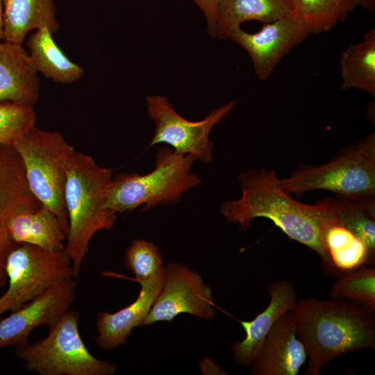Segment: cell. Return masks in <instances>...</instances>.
I'll list each match as a JSON object with an SVG mask.
<instances>
[{
	"instance_id": "1",
	"label": "cell",
	"mask_w": 375,
	"mask_h": 375,
	"mask_svg": "<svg viewBox=\"0 0 375 375\" xmlns=\"http://www.w3.org/2000/svg\"><path fill=\"white\" fill-rule=\"evenodd\" d=\"M274 170L249 169L238 177L242 196L239 199L222 203L221 214L228 222L238 223L240 229L249 227L253 219H270L289 238L316 252L322 268L335 276L324 244L325 233L330 226L338 222L334 199L326 198L310 205L299 202L290 197L278 183Z\"/></svg>"
},
{
	"instance_id": "2",
	"label": "cell",
	"mask_w": 375,
	"mask_h": 375,
	"mask_svg": "<svg viewBox=\"0 0 375 375\" xmlns=\"http://www.w3.org/2000/svg\"><path fill=\"white\" fill-rule=\"evenodd\" d=\"M292 310L307 354V375H319L324 365L342 355L375 349L374 311L362 306L338 298H303Z\"/></svg>"
},
{
	"instance_id": "3",
	"label": "cell",
	"mask_w": 375,
	"mask_h": 375,
	"mask_svg": "<svg viewBox=\"0 0 375 375\" xmlns=\"http://www.w3.org/2000/svg\"><path fill=\"white\" fill-rule=\"evenodd\" d=\"M114 170L101 167L86 153L75 151L67 168L65 201L68 217L65 250L74 277L80 274L93 236L112 228L117 214L106 206Z\"/></svg>"
},
{
	"instance_id": "4",
	"label": "cell",
	"mask_w": 375,
	"mask_h": 375,
	"mask_svg": "<svg viewBox=\"0 0 375 375\" xmlns=\"http://www.w3.org/2000/svg\"><path fill=\"white\" fill-rule=\"evenodd\" d=\"M196 160L192 155L181 154L169 147L160 148L151 172L112 177L106 206L117 214L141 206L142 211H146L156 206L176 203L184 192L201 182L190 172Z\"/></svg>"
},
{
	"instance_id": "5",
	"label": "cell",
	"mask_w": 375,
	"mask_h": 375,
	"mask_svg": "<svg viewBox=\"0 0 375 375\" xmlns=\"http://www.w3.org/2000/svg\"><path fill=\"white\" fill-rule=\"evenodd\" d=\"M280 186L297 196L314 190L333 192L338 197L375 201V134L342 149L328 163L299 166Z\"/></svg>"
},
{
	"instance_id": "6",
	"label": "cell",
	"mask_w": 375,
	"mask_h": 375,
	"mask_svg": "<svg viewBox=\"0 0 375 375\" xmlns=\"http://www.w3.org/2000/svg\"><path fill=\"white\" fill-rule=\"evenodd\" d=\"M13 147L22 159L31 193L56 215L67 235L65 188L67 168L76 150L59 132L35 125Z\"/></svg>"
},
{
	"instance_id": "7",
	"label": "cell",
	"mask_w": 375,
	"mask_h": 375,
	"mask_svg": "<svg viewBox=\"0 0 375 375\" xmlns=\"http://www.w3.org/2000/svg\"><path fill=\"white\" fill-rule=\"evenodd\" d=\"M79 313L69 309L48 327L47 335L34 343L15 348L26 370L40 375H112L116 365L97 358L79 331Z\"/></svg>"
},
{
	"instance_id": "8",
	"label": "cell",
	"mask_w": 375,
	"mask_h": 375,
	"mask_svg": "<svg viewBox=\"0 0 375 375\" xmlns=\"http://www.w3.org/2000/svg\"><path fill=\"white\" fill-rule=\"evenodd\" d=\"M8 288L0 296V317L31 301L65 281L74 277L66 250L51 251L18 244L6 261Z\"/></svg>"
},
{
	"instance_id": "9",
	"label": "cell",
	"mask_w": 375,
	"mask_h": 375,
	"mask_svg": "<svg viewBox=\"0 0 375 375\" xmlns=\"http://www.w3.org/2000/svg\"><path fill=\"white\" fill-rule=\"evenodd\" d=\"M237 103V100H233L212 110L202 120L191 122L181 116L165 97H147V111L155 124L149 147L165 143L178 153L192 155L197 160L209 164L212 160L213 149L210 131Z\"/></svg>"
},
{
	"instance_id": "10",
	"label": "cell",
	"mask_w": 375,
	"mask_h": 375,
	"mask_svg": "<svg viewBox=\"0 0 375 375\" xmlns=\"http://www.w3.org/2000/svg\"><path fill=\"white\" fill-rule=\"evenodd\" d=\"M165 271L162 288L141 326L170 322L181 313L206 320L215 317L212 290L198 273L179 262L168 264Z\"/></svg>"
},
{
	"instance_id": "11",
	"label": "cell",
	"mask_w": 375,
	"mask_h": 375,
	"mask_svg": "<svg viewBox=\"0 0 375 375\" xmlns=\"http://www.w3.org/2000/svg\"><path fill=\"white\" fill-rule=\"evenodd\" d=\"M310 34L306 23L294 11L266 23L254 33H247L240 27L237 28L228 38L248 53L256 75L260 80L265 81L271 76L283 58Z\"/></svg>"
},
{
	"instance_id": "12",
	"label": "cell",
	"mask_w": 375,
	"mask_h": 375,
	"mask_svg": "<svg viewBox=\"0 0 375 375\" xmlns=\"http://www.w3.org/2000/svg\"><path fill=\"white\" fill-rule=\"evenodd\" d=\"M76 288V278L65 281L12 311L0 321V349L24 346L33 329L57 322L74 302Z\"/></svg>"
},
{
	"instance_id": "13",
	"label": "cell",
	"mask_w": 375,
	"mask_h": 375,
	"mask_svg": "<svg viewBox=\"0 0 375 375\" xmlns=\"http://www.w3.org/2000/svg\"><path fill=\"white\" fill-rule=\"evenodd\" d=\"M40 206L28 188L17 151L13 146L0 144V289L7 283L8 256L18 244L10 235L8 221L19 210Z\"/></svg>"
},
{
	"instance_id": "14",
	"label": "cell",
	"mask_w": 375,
	"mask_h": 375,
	"mask_svg": "<svg viewBox=\"0 0 375 375\" xmlns=\"http://www.w3.org/2000/svg\"><path fill=\"white\" fill-rule=\"evenodd\" d=\"M307 354L297 337L292 310L283 314L267 333L250 367L253 375H297Z\"/></svg>"
},
{
	"instance_id": "15",
	"label": "cell",
	"mask_w": 375,
	"mask_h": 375,
	"mask_svg": "<svg viewBox=\"0 0 375 375\" xmlns=\"http://www.w3.org/2000/svg\"><path fill=\"white\" fill-rule=\"evenodd\" d=\"M165 267L151 278L140 282L141 289L137 299L130 305L116 311L99 312L97 315L98 333L94 340L105 350H112L124 344L131 331L141 326L164 282Z\"/></svg>"
},
{
	"instance_id": "16",
	"label": "cell",
	"mask_w": 375,
	"mask_h": 375,
	"mask_svg": "<svg viewBox=\"0 0 375 375\" xmlns=\"http://www.w3.org/2000/svg\"><path fill=\"white\" fill-rule=\"evenodd\" d=\"M267 292L270 297L268 306L252 320L239 321L245 337L231 345L235 361L245 367L252 364L276 321L283 314L292 310L297 301L294 286L285 280L271 283Z\"/></svg>"
},
{
	"instance_id": "17",
	"label": "cell",
	"mask_w": 375,
	"mask_h": 375,
	"mask_svg": "<svg viewBox=\"0 0 375 375\" xmlns=\"http://www.w3.org/2000/svg\"><path fill=\"white\" fill-rule=\"evenodd\" d=\"M38 74L22 44L0 43V102L33 106L40 97Z\"/></svg>"
},
{
	"instance_id": "18",
	"label": "cell",
	"mask_w": 375,
	"mask_h": 375,
	"mask_svg": "<svg viewBox=\"0 0 375 375\" xmlns=\"http://www.w3.org/2000/svg\"><path fill=\"white\" fill-rule=\"evenodd\" d=\"M8 229L16 244H28L51 251L65 249L67 235L56 215L41 204L15 212Z\"/></svg>"
},
{
	"instance_id": "19",
	"label": "cell",
	"mask_w": 375,
	"mask_h": 375,
	"mask_svg": "<svg viewBox=\"0 0 375 375\" xmlns=\"http://www.w3.org/2000/svg\"><path fill=\"white\" fill-rule=\"evenodd\" d=\"M3 41L22 44L33 30L47 28L53 34L60 28L53 0H2Z\"/></svg>"
},
{
	"instance_id": "20",
	"label": "cell",
	"mask_w": 375,
	"mask_h": 375,
	"mask_svg": "<svg viewBox=\"0 0 375 375\" xmlns=\"http://www.w3.org/2000/svg\"><path fill=\"white\" fill-rule=\"evenodd\" d=\"M294 11L291 0H220L213 37L226 39L244 22L269 23Z\"/></svg>"
},
{
	"instance_id": "21",
	"label": "cell",
	"mask_w": 375,
	"mask_h": 375,
	"mask_svg": "<svg viewBox=\"0 0 375 375\" xmlns=\"http://www.w3.org/2000/svg\"><path fill=\"white\" fill-rule=\"evenodd\" d=\"M46 27L35 30L27 40L29 56L38 73L60 84H72L84 74V69L72 62L55 42Z\"/></svg>"
},
{
	"instance_id": "22",
	"label": "cell",
	"mask_w": 375,
	"mask_h": 375,
	"mask_svg": "<svg viewBox=\"0 0 375 375\" xmlns=\"http://www.w3.org/2000/svg\"><path fill=\"white\" fill-rule=\"evenodd\" d=\"M341 88L357 89L375 97V29L349 45L340 58Z\"/></svg>"
},
{
	"instance_id": "23",
	"label": "cell",
	"mask_w": 375,
	"mask_h": 375,
	"mask_svg": "<svg viewBox=\"0 0 375 375\" xmlns=\"http://www.w3.org/2000/svg\"><path fill=\"white\" fill-rule=\"evenodd\" d=\"M324 244L331 261L339 273L374 262L366 244L338 222L327 229Z\"/></svg>"
},
{
	"instance_id": "24",
	"label": "cell",
	"mask_w": 375,
	"mask_h": 375,
	"mask_svg": "<svg viewBox=\"0 0 375 375\" xmlns=\"http://www.w3.org/2000/svg\"><path fill=\"white\" fill-rule=\"evenodd\" d=\"M310 33L327 31L344 20L358 6L357 0H291Z\"/></svg>"
},
{
	"instance_id": "25",
	"label": "cell",
	"mask_w": 375,
	"mask_h": 375,
	"mask_svg": "<svg viewBox=\"0 0 375 375\" xmlns=\"http://www.w3.org/2000/svg\"><path fill=\"white\" fill-rule=\"evenodd\" d=\"M334 203L338 222L366 244L374 260L375 201L338 197Z\"/></svg>"
},
{
	"instance_id": "26",
	"label": "cell",
	"mask_w": 375,
	"mask_h": 375,
	"mask_svg": "<svg viewBox=\"0 0 375 375\" xmlns=\"http://www.w3.org/2000/svg\"><path fill=\"white\" fill-rule=\"evenodd\" d=\"M330 296L356 303L374 312L375 269L362 266L340 273L332 284Z\"/></svg>"
},
{
	"instance_id": "27",
	"label": "cell",
	"mask_w": 375,
	"mask_h": 375,
	"mask_svg": "<svg viewBox=\"0 0 375 375\" xmlns=\"http://www.w3.org/2000/svg\"><path fill=\"white\" fill-rule=\"evenodd\" d=\"M35 122L33 106L0 102V144L13 146Z\"/></svg>"
},
{
	"instance_id": "28",
	"label": "cell",
	"mask_w": 375,
	"mask_h": 375,
	"mask_svg": "<svg viewBox=\"0 0 375 375\" xmlns=\"http://www.w3.org/2000/svg\"><path fill=\"white\" fill-rule=\"evenodd\" d=\"M124 264L138 283L151 278L164 268L158 248L142 239L134 240L127 247Z\"/></svg>"
},
{
	"instance_id": "29",
	"label": "cell",
	"mask_w": 375,
	"mask_h": 375,
	"mask_svg": "<svg viewBox=\"0 0 375 375\" xmlns=\"http://www.w3.org/2000/svg\"><path fill=\"white\" fill-rule=\"evenodd\" d=\"M203 12L207 22V31L214 36L216 16L220 0H192Z\"/></svg>"
},
{
	"instance_id": "30",
	"label": "cell",
	"mask_w": 375,
	"mask_h": 375,
	"mask_svg": "<svg viewBox=\"0 0 375 375\" xmlns=\"http://www.w3.org/2000/svg\"><path fill=\"white\" fill-rule=\"evenodd\" d=\"M357 1L358 6H362L371 12H374L375 0H357Z\"/></svg>"
},
{
	"instance_id": "31",
	"label": "cell",
	"mask_w": 375,
	"mask_h": 375,
	"mask_svg": "<svg viewBox=\"0 0 375 375\" xmlns=\"http://www.w3.org/2000/svg\"><path fill=\"white\" fill-rule=\"evenodd\" d=\"M3 41V14L2 0H0V43Z\"/></svg>"
}]
</instances>
